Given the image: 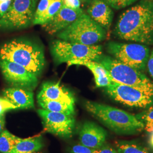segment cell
<instances>
[{
	"label": "cell",
	"instance_id": "1",
	"mask_svg": "<svg viewBox=\"0 0 153 153\" xmlns=\"http://www.w3.org/2000/svg\"><path fill=\"white\" fill-rule=\"evenodd\" d=\"M114 33L126 41L153 44V0H141L119 16Z\"/></svg>",
	"mask_w": 153,
	"mask_h": 153
},
{
	"label": "cell",
	"instance_id": "2",
	"mask_svg": "<svg viewBox=\"0 0 153 153\" xmlns=\"http://www.w3.org/2000/svg\"><path fill=\"white\" fill-rule=\"evenodd\" d=\"M84 106L90 114L117 134H136L144 131L142 122L124 110L90 100L85 101Z\"/></svg>",
	"mask_w": 153,
	"mask_h": 153
},
{
	"label": "cell",
	"instance_id": "3",
	"mask_svg": "<svg viewBox=\"0 0 153 153\" xmlns=\"http://www.w3.org/2000/svg\"><path fill=\"white\" fill-rule=\"evenodd\" d=\"M0 60L16 62L37 76L45 65L43 49L25 39H14L4 44L0 49Z\"/></svg>",
	"mask_w": 153,
	"mask_h": 153
},
{
	"label": "cell",
	"instance_id": "4",
	"mask_svg": "<svg viewBox=\"0 0 153 153\" xmlns=\"http://www.w3.org/2000/svg\"><path fill=\"white\" fill-rule=\"evenodd\" d=\"M97 62L108 71L112 81L140 89L153 96V82L142 71L109 56L102 55Z\"/></svg>",
	"mask_w": 153,
	"mask_h": 153
},
{
	"label": "cell",
	"instance_id": "5",
	"mask_svg": "<svg viewBox=\"0 0 153 153\" xmlns=\"http://www.w3.org/2000/svg\"><path fill=\"white\" fill-rule=\"evenodd\" d=\"M61 40L85 45H95L106 38V31L83 13L68 27L58 33Z\"/></svg>",
	"mask_w": 153,
	"mask_h": 153
},
{
	"label": "cell",
	"instance_id": "6",
	"mask_svg": "<svg viewBox=\"0 0 153 153\" xmlns=\"http://www.w3.org/2000/svg\"><path fill=\"white\" fill-rule=\"evenodd\" d=\"M51 52L55 62L60 64L71 61H97L103 55L100 45H85L56 40L51 45Z\"/></svg>",
	"mask_w": 153,
	"mask_h": 153
},
{
	"label": "cell",
	"instance_id": "7",
	"mask_svg": "<svg viewBox=\"0 0 153 153\" xmlns=\"http://www.w3.org/2000/svg\"><path fill=\"white\" fill-rule=\"evenodd\" d=\"M107 49L110 55L121 62L142 72L146 70L150 53L148 45L111 42L107 44Z\"/></svg>",
	"mask_w": 153,
	"mask_h": 153
},
{
	"label": "cell",
	"instance_id": "8",
	"mask_svg": "<svg viewBox=\"0 0 153 153\" xmlns=\"http://www.w3.org/2000/svg\"><path fill=\"white\" fill-rule=\"evenodd\" d=\"M38 0H12L5 14L0 18V30H13L33 23Z\"/></svg>",
	"mask_w": 153,
	"mask_h": 153
},
{
	"label": "cell",
	"instance_id": "9",
	"mask_svg": "<svg viewBox=\"0 0 153 153\" xmlns=\"http://www.w3.org/2000/svg\"><path fill=\"white\" fill-rule=\"evenodd\" d=\"M110 98L126 106L146 109L153 105V96L136 88L112 81L105 88Z\"/></svg>",
	"mask_w": 153,
	"mask_h": 153
},
{
	"label": "cell",
	"instance_id": "10",
	"mask_svg": "<svg viewBox=\"0 0 153 153\" xmlns=\"http://www.w3.org/2000/svg\"><path fill=\"white\" fill-rule=\"evenodd\" d=\"M38 113L42 119L46 131L60 137L72 136L76 123L74 116L44 109H38Z\"/></svg>",
	"mask_w": 153,
	"mask_h": 153
},
{
	"label": "cell",
	"instance_id": "11",
	"mask_svg": "<svg viewBox=\"0 0 153 153\" xmlns=\"http://www.w3.org/2000/svg\"><path fill=\"white\" fill-rule=\"evenodd\" d=\"M0 67L6 80L16 88L33 91L38 82V76L16 62L0 60Z\"/></svg>",
	"mask_w": 153,
	"mask_h": 153
},
{
	"label": "cell",
	"instance_id": "12",
	"mask_svg": "<svg viewBox=\"0 0 153 153\" xmlns=\"http://www.w3.org/2000/svg\"><path fill=\"white\" fill-rule=\"evenodd\" d=\"M107 137V131L91 121L85 122L79 132V138L82 145L96 150L104 145Z\"/></svg>",
	"mask_w": 153,
	"mask_h": 153
},
{
	"label": "cell",
	"instance_id": "13",
	"mask_svg": "<svg viewBox=\"0 0 153 153\" xmlns=\"http://www.w3.org/2000/svg\"><path fill=\"white\" fill-rule=\"evenodd\" d=\"M83 13L82 9L74 10L62 5L55 16L42 26L47 33L53 35L68 27Z\"/></svg>",
	"mask_w": 153,
	"mask_h": 153
},
{
	"label": "cell",
	"instance_id": "14",
	"mask_svg": "<svg viewBox=\"0 0 153 153\" xmlns=\"http://www.w3.org/2000/svg\"><path fill=\"white\" fill-rule=\"evenodd\" d=\"M87 13L105 31L109 30L114 18V12L103 0H91L87 9Z\"/></svg>",
	"mask_w": 153,
	"mask_h": 153
},
{
	"label": "cell",
	"instance_id": "15",
	"mask_svg": "<svg viewBox=\"0 0 153 153\" xmlns=\"http://www.w3.org/2000/svg\"><path fill=\"white\" fill-rule=\"evenodd\" d=\"M38 100L62 101L75 104L73 95L59 83L47 82L43 83L38 95Z\"/></svg>",
	"mask_w": 153,
	"mask_h": 153
},
{
	"label": "cell",
	"instance_id": "16",
	"mask_svg": "<svg viewBox=\"0 0 153 153\" xmlns=\"http://www.w3.org/2000/svg\"><path fill=\"white\" fill-rule=\"evenodd\" d=\"M3 95L17 108L28 109L34 107L33 94L31 90L16 87L8 88L3 91Z\"/></svg>",
	"mask_w": 153,
	"mask_h": 153
},
{
	"label": "cell",
	"instance_id": "17",
	"mask_svg": "<svg viewBox=\"0 0 153 153\" xmlns=\"http://www.w3.org/2000/svg\"><path fill=\"white\" fill-rule=\"evenodd\" d=\"M69 66H85L92 72L97 88H105L112 82L108 71L100 63L93 61H71L68 62Z\"/></svg>",
	"mask_w": 153,
	"mask_h": 153
},
{
	"label": "cell",
	"instance_id": "18",
	"mask_svg": "<svg viewBox=\"0 0 153 153\" xmlns=\"http://www.w3.org/2000/svg\"><path fill=\"white\" fill-rule=\"evenodd\" d=\"M43 147L41 136L27 138H19L11 153H33Z\"/></svg>",
	"mask_w": 153,
	"mask_h": 153
},
{
	"label": "cell",
	"instance_id": "19",
	"mask_svg": "<svg viewBox=\"0 0 153 153\" xmlns=\"http://www.w3.org/2000/svg\"><path fill=\"white\" fill-rule=\"evenodd\" d=\"M39 104L47 111L55 112H60L66 115H75V104L62 101L38 100Z\"/></svg>",
	"mask_w": 153,
	"mask_h": 153
},
{
	"label": "cell",
	"instance_id": "20",
	"mask_svg": "<svg viewBox=\"0 0 153 153\" xmlns=\"http://www.w3.org/2000/svg\"><path fill=\"white\" fill-rule=\"evenodd\" d=\"M19 138L8 131L4 130L0 134V153H12Z\"/></svg>",
	"mask_w": 153,
	"mask_h": 153
},
{
	"label": "cell",
	"instance_id": "21",
	"mask_svg": "<svg viewBox=\"0 0 153 153\" xmlns=\"http://www.w3.org/2000/svg\"><path fill=\"white\" fill-rule=\"evenodd\" d=\"M116 148L118 153H151L147 148L136 142L117 141Z\"/></svg>",
	"mask_w": 153,
	"mask_h": 153
},
{
	"label": "cell",
	"instance_id": "22",
	"mask_svg": "<svg viewBox=\"0 0 153 153\" xmlns=\"http://www.w3.org/2000/svg\"><path fill=\"white\" fill-rule=\"evenodd\" d=\"M62 2L63 0H52L45 13L33 25H39L42 26L48 22L60 9L62 5Z\"/></svg>",
	"mask_w": 153,
	"mask_h": 153
},
{
	"label": "cell",
	"instance_id": "23",
	"mask_svg": "<svg viewBox=\"0 0 153 153\" xmlns=\"http://www.w3.org/2000/svg\"><path fill=\"white\" fill-rule=\"evenodd\" d=\"M135 115L144 125V131L148 134L153 130V105L145 111Z\"/></svg>",
	"mask_w": 153,
	"mask_h": 153
},
{
	"label": "cell",
	"instance_id": "24",
	"mask_svg": "<svg viewBox=\"0 0 153 153\" xmlns=\"http://www.w3.org/2000/svg\"><path fill=\"white\" fill-rule=\"evenodd\" d=\"M108 5L116 10H119L130 6L138 0H103Z\"/></svg>",
	"mask_w": 153,
	"mask_h": 153
},
{
	"label": "cell",
	"instance_id": "25",
	"mask_svg": "<svg viewBox=\"0 0 153 153\" xmlns=\"http://www.w3.org/2000/svg\"><path fill=\"white\" fill-rule=\"evenodd\" d=\"M52 1V0H40V1L38 5L36 7V9L35 14V18H34L33 24L35 22H36L45 13Z\"/></svg>",
	"mask_w": 153,
	"mask_h": 153
},
{
	"label": "cell",
	"instance_id": "26",
	"mask_svg": "<svg viewBox=\"0 0 153 153\" xmlns=\"http://www.w3.org/2000/svg\"><path fill=\"white\" fill-rule=\"evenodd\" d=\"M17 109L16 107L5 98L0 97V115H4L6 111Z\"/></svg>",
	"mask_w": 153,
	"mask_h": 153
},
{
	"label": "cell",
	"instance_id": "27",
	"mask_svg": "<svg viewBox=\"0 0 153 153\" xmlns=\"http://www.w3.org/2000/svg\"><path fill=\"white\" fill-rule=\"evenodd\" d=\"M96 149H91L81 145H74L71 149V153H95Z\"/></svg>",
	"mask_w": 153,
	"mask_h": 153
},
{
	"label": "cell",
	"instance_id": "28",
	"mask_svg": "<svg viewBox=\"0 0 153 153\" xmlns=\"http://www.w3.org/2000/svg\"><path fill=\"white\" fill-rule=\"evenodd\" d=\"M62 5L74 10L81 9L80 0H63Z\"/></svg>",
	"mask_w": 153,
	"mask_h": 153
},
{
	"label": "cell",
	"instance_id": "29",
	"mask_svg": "<svg viewBox=\"0 0 153 153\" xmlns=\"http://www.w3.org/2000/svg\"><path fill=\"white\" fill-rule=\"evenodd\" d=\"M12 0H0V18L3 16L10 5Z\"/></svg>",
	"mask_w": 153,
	"mask_h": 153
},
{
	"label": "cell",
	"instance_id": "30",
	"mask_svg": "<svg viewBox=\"0 0 153 153\" xmlns=\"http://www.w3.org/2000/svg\"><path fill=\"white\" fill-rule=\"evenodd\" d=\"M147 69L149 74L153 79V49L150 53L147 63Z\"/></svg>",
	"mask_w": 153,
	"mask_h": 153
},
{
	"label": "cell",
	"instance_id": "31",
	"mask_svg": "<svg viewBox=\"0 0 153 153\" xmlns=\"http://www.w3.org/2000/svg\"><path fill=\"white\" fill-rule=\"evenodd\" d=\"M95 153H118L117 150H116L114 148L108 146H103L101 148L96 150Z\"/></svg>",
	"mask_w": 153,
	"mask_h": 153
},
{
	"label": "cell",
	"instance_id": "32",
	"mask_svg": "<svg viewBox=\"0 0 153 153\" xmlns=\"http://www.w3.org/2000/svg\"><path fill=\"white\" fill-rule=\"evenodd\" d=\"M5 124V120L4 114L0 115V134L4 130Z\"/></svg>",
	"mask_w": 153,
	"mask_h": 153
},
{
	"label": "cell",
	"instance_id": "33",
	"mask_svg": "<svg viewBox=\"0 0 153 153\" xmlns=\"http://www.w3.org/2000/svg\"><path fill=\"white\" fill-rule=\"evenodd\" d=\"M149 143L150 146L153 148V130L150 133H149Z\"/></svg>",
	"mask_w": 153,
	"mask_h": 153
},
{
	"label": "cell",
	"instance_id": "34",
	"mask_svg": "<svg viewBox=\"0 0 153 153\" xmlns=\"http://www.w3.org/2000/svg\"><path fill=\"white\" fill-rule=\"evenodd\" d=\"M80 1L82 4H88V3H90L91 0H80Z\"/></svg>",
	"mask_w": 153,
	"mask_h": 153
},
{
	"label": "cell",
	"instance_id": "35",
	"mask_svg": "<svg viewBox=\"0 0 153 153\" xmlns=\"http://www.w3.org/2000/svg\"><path fill=\"white\" fill-rule=\"evenodd\" d=\"M40 153V152H39V151H38V152H35V153Z\"/></svg>",
	"mask_w": 153,
	"mask_h": 153
}]
</instances>
